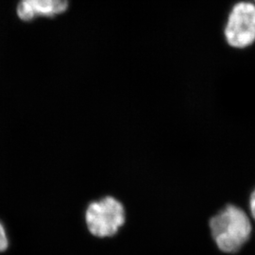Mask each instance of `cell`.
Returning <instances> with one entry per match:
<instances>
[{
  "mask_svg": "<svg viewBox=\"0 0 255 255\" xmlns=\"http://www.w3.org/2000/svg\"><path fill=\"white\" fill-rule=\"evenodd\" d=\"M215 246L224 255L239 254L253 237L255 222L243 207L228 203L208 220Z\"/></svg>",
  "mask_w": 255,
  "mask_h": 255,
  "instance_id": "6da1fadb",
  "label": "cell"
},
{
  "mask_svg": "<svg viewBox=\"0 0 255 255\" xmlns=\"http://www.w3.org/2000/svg\"><path fill=\"white\" fill-rule=\"evenodd\" d=\"M83 222L91 237L98 239L113 238L127 222L126 207L117 197L103 196L86 205Z\"/></svg>",
  "mask_w": 255,
  "mask_h": 255,
  "instance_id": "7a4b0ae2",
  "label": "cell"
},
{
  "mask_svg": "<svg viewBox=\"0 0 255 255\" xmlns=\"http://www.w3.org/2000/svg\"><path fill=\"white\" fill-rule=\"evenodd\" d=\"M223 34L229 46L245 49L255 44V4L238 1L229 11L223 28Z\"/></svg>",
  "mask_w": 255,
  "mask_h": 255,
  "instance_id": "3957f363",
  "label": "cell"
},
{
  "mask_svg": "<svg viewBox=\"0 0 255 255\" xmlns=\"http://www.w3.org/2000/svg\"><path fill=\"white\" fill-rule=\"evenodd\" d=\"M37 16L51 17L61 13L68 8V0H26Z\"/></svg>",
  "mask_w": 255,
  "mask_h": 255,
  "instance_id": "277c9868",
  "label": "cell"
},
{
  "mask_svg": "<svg viewBox=\"0 0 255 255\" xmlns=\"http://www.w3.org/2000/svg\"><path fill=\"white\" fill-rule=\"evenodd\" d=\"M9 248V238L4 225L0 222V254L5 253Z\"/></svg>",
  "mask_w": 255,
  "mask_h": 255,
  "instance_id": "5b68a950",
  "label": "cell"
},
{
  "mask_svg": "<svg viewBox=\"0 0 255 255\" xmlns=\"http://www.w3.org/2000/svg\"><path fill=\"white\" fill-rule=\"evenodd\" d=\"M248 213L250 214L253 221L255 223V187L251 192L248 201Z\"/></svg>",
  "mask_w": 255,
  "mask_h": 255,
  "instance_id": "8992f818",
  "label": "cell"
},
{
  "mask_svg": "<svg viewBox=\"0 0 255 255\" xmlns=\"http://www.w3.org/2000/svg\"><path fill=\"white\" fill-rule=\"evenodd\" d=\"M254 3L255 4V0H254Z\"/></svg>",
  "mask_w": 255,
  "mask_h": 255,
  "instance_id": "52a82bcc",
  "label": "cell"
}]
</instances>
